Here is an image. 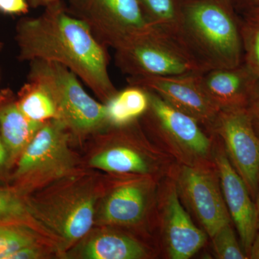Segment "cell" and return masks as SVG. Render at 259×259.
I'll use <instances>...</instances> for the list:
<instances>
[{
    "label": "cell",
    "mask_w": 259,
    "mask_h": 259,
    "mask_svg": "<svg viewBox=\"0 0 259 259\" xmlns=\"http://www.w3.org/2000/svg\"><path fill=\"white\" fill-rule=\"evenodd\" d=\"M15 40L19 60L63 65L104 104L118 91L109 73L107 47L61 3L47 7L39 16L20 20L15 28Z\"/></svg>",
    "instance_id": "1"
},
{
    "label": "cell",
    "mask_w": 259,
    "mask_h": 259,
    "mask_svg": "<svg viewBox=\"0 0 259 259\" xmlns=\"http://www.w3.org/2000/svg\"><path fill=\"white\" fill-rule=\"evenodd\" d=\"M181 39L206 69L243 63L241 20L225 0L182 1Z\"/></svg>",
    "instance_id": "2"
},
{
    "label": "cell",
    "mask_w": 259,
    "mask_h": 259,
    "mask_svg": "<svg viewBox=\"0 0 259 259\" xmlns=\"http://www.w3.org/2000/svg\"><path fill=\"white\" fill-rule=\"evenodd\" d=\"M70 175L56 180L36 197L27 198L37 226L65 246L79 241L91 229L97 199V187L92 177Z\"/></svg>",
    "instance_id": "3"
},
{
    "label": "cell",
    "mask_w": 259,
    "mask_h": 259,
    "mask_svg": "<svg viewBox=\"0 0 259 259\" xmlns=\"http://www.w3.org/2000/svg\"><path fill=\"white\" fill-rule=\"evenodd\" d=\"M148 92L149 107L140 120L151 141L177 163L187 166L214 163V134H209L195 119L170 106L156 94Z\"/></svg>",
    "instance_id": "4"
},
{
    "label": "cell",
    "mask_w": 259,
    "mask_h": 259,
    "mask_svg": "<svg viewBox=\"0 0 259 259\" xmlns=\"http://www.w3.org/2000/svg\"><path fill=\"white\" fill-rule=\"evenodd\" d=\"M28 81L41 85L55 103L58 120L77 136L109 127L105 104L96 101L83 89L79 78L58 63L30 61Z\"/></svg>",
    "instance_id": "5"
},
{
    "label": "cell",
    "mask_w": 259,
    "mask_h": 259,
    "mask_svg": "<svg viewBox=\"0 0 259 259\" xmlns=\"http://www.w3.org/2000/svg\"><path fill=\"white\" fill-rule=\"evenodd\" d=\"M115 51L116 66L130 77L181 76L209 70L184 44L157 28Z\"/></svg>",
    "instance_id": "6"
},
{
    "label": "cell",
    "mask_w": 259,
    "mask_h": 259,
    "mask_svg": "<svg viewBox=\"0 0 259 259\" xmlns=\"http://www.w3.org/2000/svg\"><path fill=\"white\" fill-rule=\"evenodd\" d=\"M112 128L108 146L92 158V166L116 175L152 177L159 182L168 177L175 161L151 141L139 120Z\"/></svg>",
    "instance_id": "7"
},
{
    "label": "cell",
    "mask_w": 259,
    "mask_h": 259,
    "mask_svg": "<svg viewBox=\"0 0 259 259\" xmlns=\"http://www.w3.org/2000/svg\"><path fill=\"white\" fill-rule=\"evenodd\" d=\"M70 130L57 119L44 122L19 158L15 178L20 192L40 188L72 173Z\"/></svg>",
    "instance_id": "8"
},
{
    "label": "cell",
    "mask_w": 259,
    "mask_h": 259,
    "mask_svg": "<svg viewBox=\"0 0 259 259\" xmlns=\"http://www.w3.org/2000/svg\"><path fill=\"white\" fill-rule=\"evenodd\" d=\"M112 181L99 212L108 226L144 231L157 236L158 186L161 181L141 175H120Z\"/></svg>",
    "instance_id": "9"
},
{
    "label": "cell",
    "mask_w": 259,
    "mask_h": 259,
    "mask_svg": "<svg viewBox=\"0 0 259 259\" xmlns=\"http://www.w3.org/2000/svg\"><path fill=\"white\" fill-rule=\"evenodd\" d=\"M168 177L175 183L184 207L209 238L231 223L214 163L187 166L175 162Z\"/></svg>",
    "instance_id": "10"
},
{
    "label": "cell",
    "mask_w": 259,
    "mask_h": 259,
    "mask_svg": "<svg viewBox=\"0 0 259 259\" xmlns=\"http://www.w3.org/2000/svg\"><path fill=\"white\" fill-rule=\"evenodd\" d=\"M67 9L99 41L115 50L156 28L145 17L139 0H71Z\"/></svg>",
    "instance_id": "11"
},
{
    "label": "cell",
    "mask_w": 259,
    "mask_h": 259,
    "mask_svg": "<svg viewBox=\"0 0 259 259\" xmlns=\"http://www.w3.org/2000/svg\"><path fill=\"white\" fill-rule=\"evenodd\" d=\"M157 236L161 258L168 259L192 258L209 238L184 207L175 183L168 177L158 186Z\"/></svg>",
    "instance_id": "12"
},
{
    "label": "cell",
    "mask_w": 259,
    "mask_h": 259,
    "mask_svg": "<svg viewBox=\"0 0 259 259\" xmlns=\"http://www.w3.org/2000/svg\"><path fill=\"white\" fill-rule=\"evenodd\" d=\"M253 200L258 191L259 137L247 108L220 112L213 129Z\"/></svg>",
    "instance_id": "13"
},
{
    "label": "cell",
    "mask_w": 259,
    "mask_h": 259,
    "mask_svg": "<svg viewBox=\"0 0 259 259\" xmlns=\"http://www.w3.org/2000/svg\"><path fill=\"white\" fill-rule=\"evenodd\" d=\"M198 74L127 76V81L130 85L141 87L156 94L170 106L193 117L207 133L212 134L220 111L201 88Z\"/></svg>",
    "instance_id": "14"
},
{
    "label": "cell",
    "mask_w": 259,
    "mask_h": 259,
    "mask_svg": "<svg viewBox=\"0 0 259 259\" xmlns=\"http://www.w3.org/2000/svg\"><path fill=\"white\" fill-rule=\"evenodd\" d=\"M213 161L227 208L238 231L242 248L249 258L252 245L258 234L256 205L244 182L228 159L222 141L214 134Z\"/></svg>",
    "instance_id": "15"
},
{
    "label": "cell",
    "mask_w": 259,
    "mask_h": 259,
    "mask_svg": "<svg viewBox=\"0 0 259 259\" xmlns=\"http://www.w3.org/2000/svg\"><path fill=\"white\" fill-rule=\"evenodd\" d=\"M197 77L204 93L220 112L247 108L258 80L244 62L236 67L207 70Z\"/></svg>",
    "instance_id": "16"
},
{
    "label": "cell",
    "mask_w": 259,
    "mask_h": 259,
    "mask_svg": "<svg viewBox=\"0 0 259 259\" xmlns=\"http://www.w3.org/2000/svg\"><path fill=\"white\" fill-rule=\"evenodd\" d=\"M80 256L87 259H151L161 256V250L156 238L139 239L123 231L107 230L85 241Z\"/></svg>",
    "instance_id": "17"
},
{
    "label": "cell",
    "mask_w": 259,
    "mask_h": 259,
    "mask_svg": "<svg viewBox=\"0 0 259 259\" xmlns=\"http://www.w3.org/2000/svg\"><path fill=\"white\" fill-rule=\"evenodd\" d=\"M44 122L30 120L24 115L11 90L0 91V136L10 161L20 157Z\"/></svg>",
    "instance_id": "18"
},
{
    "label": "cell",
    "mask_w": 259,
    "mask_h": 259,
    "mask_svg": "<svg viewBox=\"0 0 259 259\" xmlns=\"http://www.w3.org/2000/svg\"><path fill=\"white\" fill-rule=\"evenodd\" d=\"M149 104L148 90L141 87L129 84L117 91L105 103L109 127H122L139 120Z\"/></svg>",
    "instance_id": "19"
},
{
    "label": "cell",
    "mask_w": 259,
    "mask_h": 259,
    "mask_svg": "<svg viewBox=\"0 0 259 259\" xmlns=\"http://www.w3.org/2000/svg\"><path fill=\"white\" fill-rule=\"evenodd\" d=\"M145 17L153 27L181 39V0H139Z\"/></svg>",
    "instance_id": "20"
},
{
    "label": "cell",
    "mask_w": 259,
    "mask_h": 259,
    "mask_svg": "<svg viewBox=\"0 0 259 259\" xmlns=\"http://www.w3.org/2000/svg\"><path fill=\"white\" fill-rule=\"evenodd\" d=\"M24 115L36 122L57 119L58 112L51 95L41 85L28 81L23 85L17 98Z\"/></svg>",
    "instance_id": "21"
},
{
    "label": "cell",
    "mask_w": 259,
    "mask_h": 259,
    "mask_svg": "<svg viewBox=\"0 0 259 259\" xmlns=\"http://www.w3.org/2000/svg\"><path fill=\"white\" fill-rule=\"evenodd\" d=\"M22 224L33 227L25 194L17 188H0V225Z\"/></svg>",
    "instance_id": "22"
},
{
    "label": "cell",
    "mask_w": 259,
    "mask_h": 259,
    "mask_svg": "<svg viewBox=\"0 0 259 259\" xmlns=\"http://www.w3.org/2000/svg\"><path fill=\"white\" fill-rule=\"evenodd\" d=\"M241 20L243 62L259 79V8L245 12Z\"/></svg>",
    "instance_id": "23"
},
{
    "label": "cell",
    "mask_w": 259,
    "mask_h": 259,
    "mask_svg": "<svg viewBox=\"0 0 259 259\" xmlns=\"http://www.w3.org/2000/svg\"><path fill=\"white\" fill-rule=\"evenodd\" d=\"M33 227L22 224L0 225V259H10L15 252L38 245Z\"/></svg>",
    "instance_id": "24"
},
{
    "label": "cell",
    "mask_w": 259,
    "mask_h": 259,
    "mask_svg": "<svg viewBox=\"0 0 259 259\" xmlns=\"http://www.w3.org/2000/svg\"><path fill=\"white\" fill-rule=\"evenodd\" d=\"M213 251L219 259H247L246 254L237 239L231 223L223 226L210 238Z\"/></svg>",
    "instance_id": "25"
},
{
    "label": "cell",
    "mask_w": 259,
    "mask_h": 259,
    "mask_svg": "<svg viewBox=\"0 0 259 259\" xmlns=\"http://www.w3.org/2000/svg\"><path fill=\"white\" fill-rule=\"evenodd\" d=\"M0 11L10 15L26 14L29 11L27 0H0Z\"/></svg>",
    "instance_id": "26"
},
{
    "label": "cell",
    "mask_w": 259,
    "mask_h": 259,
    "mask_svg": "<svg viewBox=\"0 0 259 259\" xmlns=\"http://www.w3.org/2000/svg\"><path fill=\"white\" fill-rule=\"evenodd\" d=\"M247 110L255 131L259 137V79L252 93Z\"/></svg>",
    "instance_id": "27"
},
{
    "label": "cell",
    "mask_w": 259,
    "mask_h": 259,
    "mask_svg": "<svg viewBox=\"0 0 259 259\" xmlns=\"http://www.w3.org/2000/svg\"><path fill=\"white\" fill-rule=\"evenodd\" d=\"M44 250L38 245L25 247L15 252L10 259H35L44 256Z\"/></svg>",
    "instance_id": "28"
},
{
    "label": "cell",
    "mask_w": 259,
    "mask_h": 259,
    "mask_svg": "<svg viewBox=\"0 0 259 259\" xmlns=\"http://www.w3.org/2000/svg\"><path fill=\"white\" fill-rule=\"evenodd\" d=\"M233 7L238 8L243 13L259 8V0H233Z\"/></svg>",
    "instance_id": "29"
},
{
    "label": "cell",
    "mask_w": 259,
    "mask_h": 259,
    "mask_svg": "<svg viewBox=\"0 0 259 259\" xmlns=\"http://www.w3.org/2000/svg\"><path fill=\"white\" fill-rule=\"evenodd\" d=\"M10 162L9 154L8 150L5 147L4 142L0 136V169L4 168Z\"/></svg>",
    "instance_id": "30"
},
{
    "label": "cell",
    "mask_w": 259,
    "mask_h": 259,
    "mask_svg": "<svg viewBox=\"0 0 259 259\" xmlns=\"http://www.w3.org/2000/svg\"><path fill=\"white\" fill-rule=\"evenodd\" d=\"M27 1H28L29 6H31L32 8H37L44 7L46 8L51 5L61 3V0H27Z\"/></svg>",
    "instance_id": "31"
},
{
    "label": "cell",
    "mask_w": 259,
    "mask_h": 259,
    "mask_svg": "<svg viewBox=\"0 0 259 259\" xmlns=\"http://www.w3.org/2000/svg\"><path fill=\"white\" fill-rule=\"evenodd\" d=\"M249 258L259 259V232L256 237H255L253 245H252Z\"/></svg>",
    "instance_id": "32"
},
{
    "label": "cell",
    "mask_w": 259,
    "mask_h": 259,
    "mask_svg": "<svg viewBox=\"0 0 259 259\" xmlns=\"http://www.w3.org/2000/svg\"><path fill=\"white\" fill-rule=\"evenodd\" d=\"M255 205H256L257 213H258V233L259 232V178H258V191L255 199Z\"/></svg>",
    "instance_id": "33"
},
{
    "label": "cell",
    "mask_w": 259,
    "mask_h": 259,
    "mask_svg": "<svg viewBox=\"0 0 259 259\" xmlns=\"http://www.w3.org/2000/svg\"><path fill=\"white\" fill-rule=\"evenodd\" d=\"M227 3H230V4L233 5V0H225Z\"/></svg>",
    "instance_id": "34"
},
{
    "label": "cell",
    "mask_w": 259,
    "mask_h": 259,
    "mask_svg": "<svg viewBox=\"0 0 259 259\" xmlns=\"http://www.w3.org/2000/svg\"><path fill=\"white\" fill-rule=\"evenodd\" d=\"M3 49V44L1 41H0V51H2V49Z\"/></svg>",
    "instance_id": "35"
},
{
    "label": "cell",
    "mask_w": 259,
    "mask_h": 259,
    "mask_svg": "<svg viewBox=\"0 0 259 259\" xmlns=\"http://www.w3.org/2000/svg\"><path fill=\"white\" fill-rule=\"evenodd\" d=\"M181 1H184V0H181Z\"/></svg>",
    "instance_id": "36"
}]
</instances>
